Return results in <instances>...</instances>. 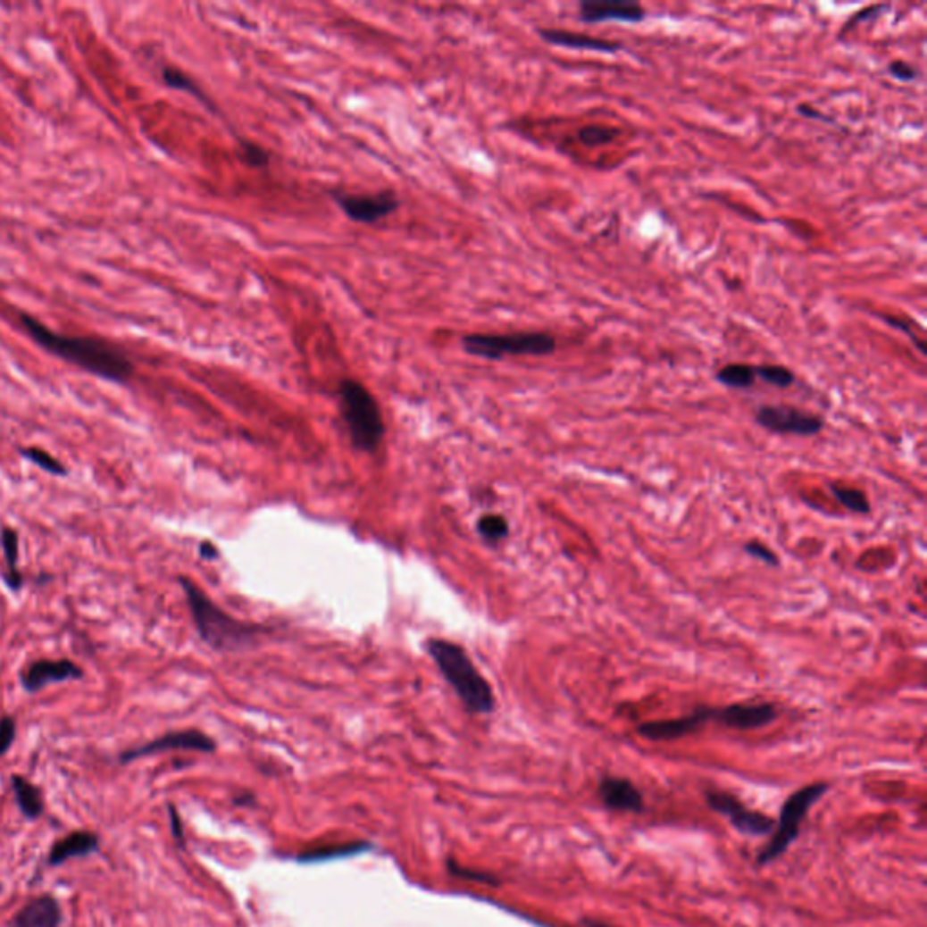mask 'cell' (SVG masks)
I'll use <instances>...</instances> for the list:
<instances>
[{
    "mask_svg": "<svg viewBox=\"0 0 927 927\" xmlns=\"http://www.w3.org/2000/svg\"><path fill=\"white\" fill-rule=\"evenodd\" d=\"M21 322L28 336L44 350L96 377L113 382H127L132 375V363L127 355L105 341L54 334L53 330L28 313L21 315Z\"/></svg>",
    "mask_w": 927,
    "mask_h": 927,
    "instance_id": "6da1fadb",
    "label": "cell"
},
{
    "mask_svg": "<svg viewBox=\"0 0 927 927\" xmlns=\"http://www.w3.org/2000/svg\"><path fill=\"white\" fill-rule=\"evenodd\" d=\"M180 583L183 587L197 634L211 648L220 652H239L252 647L257 636L264 632L263 629L236 620L225 613L188 578H180Z\"/></svg>",
    "mask_w": 927,
    "mask_h": 927,
    "instance_id": "7a4b0ae2",
    "label": "cell"
},
{
    "mask_svg": "<svg viewBox=\"0 0 927 927\" xmlns=\"http://www.w3.org/2000/svg\"><path fill=\"white\" fill-rule=\"evenodd\" d=\"M426 650L433 664L437 665L442 678L455 690L458 699L473 714H489L495 708V694L489 681L482 676V672L473 664L460 645L431 638L426 643Z\"/></svg>",
    "mask_w": 927,
    "mask_h": 927,
    "instance_id": "3957f363",
    "label": "cell"
},
{
    "mask_svg": "<svg viewBox=\"0 0 927 927\" xmlns=\"http://www.w3.org/2000/svg\"><path fill=\"white\" fill-rule=\"evenodd\" d=\"M339 405L354 447L364 453L377 451L384 438V421L372 391L355 379H343Z\"/></svg>",
    "mask_w": 927,
    "mask_h": 927,
    "instance_id": "277c9868",
    "label": "cell"
},
{
    "mask_svg": "<svg viewBox=\"0 0 927 927\" xmlns=\"http://www.w3.org/2000/svg\"><path fill=\"white\" fill-rule=\"evenodd\" d=\"M462 348L475 357L502 361L507 355H551L556 352L558 343L553 334L531 330L514 334H468L462 338Z\"/></svg>",
    "mask_w": 927,
    "mask_h": 927,
    "instance_id": "5b68a950",
    "label": "cell"
},
{
    "mask_svg": "<svg viewBox=\"0 0 927 927\" xmlns=\"http://www.w3.org/2000/svg\"><path fill=\"white\" fill-rule=\"evenodd\" d=\"M826 789H828V784H824V782L810 784L793 793V796L784 803V806L781 810V819L773 828L772 840L763 848V851L759 855L761 864L772 863V860L781 856L789 848V844L798 839L801 823L805 821L808 810L812 808V805H815L823 798V793Z\"/></svg>",
    "mask_w": 927,
    "mask_h": 927,
    "instance_id": "8992f818",
    "label": "cell"
},
{
    "mask_svg": "<svg viewBox=\"0 0 927 927\" xmlns=\"http://www.w3.org/2000/svg\"><path fill=\"white\" fill-rule=\"evenodd\" d=\"M754 419L761 428L777 435L814 437L824 430V421L819 415L788 405H763Z\"/></svg>",
    "mask_w": 927,
    "mask_h": 927,
    "instance_id": "52a82bcc",
    "label": "cell"
},
{
    "mask_svg": "<svg viewBox=\"0 0 927 927\" xmlns=\"http://www.w3.org/2000/svg\"><path fill=\"white\" fill-rule=\"evenodd\" d=\"M339 209L355 223L372 225L386 220L401 207L399 200L391 190H382L377 194H345L332 192Z\"/></svg>",
    "mask_w": 927,
    "mask_h": 927,
    "instance_id": "ba28073f",
    "label": "cell"
},
{
    "mask_svg": "<svg viewBox=\"0 0 927 927\" xmlns=\"http://www.w3.org/2000/svg\"><path fill=\"white\" fill-rule=\"evenodd\" d=\"M706 803L712 810L731 819L734 828L745 835L761 837V835H768L770 831H773L775 823L772 819H768L766 815H763L759 812H752L741 801H738L734 796H731V793L708 789Z\"/></svg>",
    "mask_w": 927,
    "mask_h": 927,
    "instance_id": "9c48e42d",
    "label": "cell"
},
{
    "mask_svg": "<svg viewBox=\"0 0 927 927\" xmlns=\"http://www.w3.org/2000/svg\"><path fill=\"white\" fill-rule=\"evenodd\" d=\"M216 748V743L213 738L200 731H180V732H169L158 739H153L146 745H140L137 748H129L120 754V763L127 764L142 757L163 754L169 750H196V752H213Z\"/></svg>",
    "mask_w": 927,
    "mask_h": 927,
    "instance_id": "30bf717a",
    "label": "cell"
},
{
    "mask_svg": "<svg viewBox=\"0 0 927 927\" xmlns=\"http://www.w3.org/2000/svg\"><path fill=\"white\" fill-rule=\"evenodd\" d=\"M578 19L583 24H639L647 19V10L636 0H581Z\"/></svg>",
    "mask_w": 927,
    "mask_h": 927,
    "instance_id": "8fae6325",
    "label": "cell"
},
{
    "mask_svg": "<svg viewBox=\"0 0 927 927\" xmlns=\"http://www.w3.org/2000/svg\"><path fill=\"white\" fill-rule=\"evenodd\" d=\"M712 719V708L697 706L694 712L683 717L648 721L638 726V734L648 741H676L687 738Z\"/></svg>",
    "mask_w": 927,
    "mask_h": 927,
    "instance_id": "7c38bea8",
    "label": "cell"
},
{
    "mask_svg": "<svg viewBox=\"0 0 927 927\" xmlns=\"http://www.w3.org/2000/svg\"><path fill=\"white\" fill-rule=\"evenodd\" d=\"M84 671L71 659H38L29 664L21 674L26 692H38L51 683L82 680Z\"/></svg>",
    "mask_w": 927,
    "mask_h": 927,
    "instance_id": "4fadbf2b",
    "label": "cell"
},
{
    "mask_svg": "<svg viewBox=\"0 0 927 927\" xmlns=\"http://www.w3.org/2000/svg\"><path fill=\"white\" fill-rule=\"evenodd\" d=\"M777 717L779 710L772 703H734L712 708V719L734 731H756L772 724Z\"/></svg>",
    "mask_w": 927,
    "mask_h": 927,
    "instance_id": "5bb4252c",
    "label": "cell"
},
{
    "mask_svg": "<svg viewBox=\"0 0 927 927\" xmlns=\"http://www.w3.org/2000/svg\"><path fill=\"white\" fill-rule=\"evenodd\" d=\"M539 35L547 44L558 46V47H567V49L594 51V53H605V54H614V53L625 51L623 42L590 37L585 33H574V31H567V29H560V28H539Z\"/></svg>",
    "mask_w": 927,
    "mask_h": 927,
    "instance_id": "9a60e30c",
    "label": "cell"
},
{
    "mask_svg": "<svg viewBox=\"0 0 927 927\" xmlns=\"http://www.w3.org/2000/svg\"><path fill=\"white\" fill-rule=\"evenodd\" d=\"M96 851H100V837L89 830H77L51 846L47 866H62L71 858H86Z\"/></svg>",
    "mask_w": 927,
    "mask_h": 927,
    "instance_id": "2e32d148",
    "label": "cell"
},
{
    "mask_svg": "<svg viewBox=\"0 0 927 927\" xmlns=\"http://www.w3.org/2000/svg\"><path fill=\"white\" fill-rule=\"evenodd\" d=\"M62 907L53 895H38L29 900L8 923V927H60Z\"/></svg>",
    "mask_w": 927,
    "mask_h": 927,
    "instance_id": "e0dca14e",
    "label": "cell"
},
{
    "mask_svg": "<svg viewBox=\"0 0 927 927\" xmlns=\"http://www.w3.org/2000/svg\"><path fill=\"white\" fill-rule=\"evenodd\" d=\"M604 805L616 812H639L643 808L641 791L627 779L605 777L600 784Z\"/></svg>",
    "mask_w": 927,
    "mask_h": 927,
    "instance_id": "ac0fdd59",
    "label": "cell"
},
{
    "mask_svg": "<svg viewBox=\"0 0 927 927\" xmlns=\"http://www.w3.org/2000/svg\"><path fill=\"white\" fill-rule=\"evenodd\" d=\"M12 786H13L15 801H17L21 814L28 821L40 819L44 815V808H46L42 791L22 775H12Z\"/></svg>",
    "mask_w": 927,
    "mask_h": 927,
    "instance_id": "d6986e66",
    "label": "cell"
},
{
    "mask_svg": "<svg viewBox=\"0 0 927 927\" xmlns=\"http://www.w3.org/2000/svg\"><path fill=\"white\" fill-rule=\"evenodd\" d=\"M0 544H3V553L6 558L8 572L4 574V581L12 590H21L24 583V576L19 569V533L12 527H4L3 535H0Z\"/></svg>",
    "mask_w": 927,
    "mask_h": 927,
    "instance_id": "ffe728a7",
    "label": "cell"
},
{
    "mask_svg": "<svg viewBox=\"0 0 927 927\" xmlns=\"http://www.w3.org/2000/svg\"><path fill=\"white\" fill-rule=\"evenodd\" d=\"M756 370L754 364L745 363H731L717 370L715 380L731 389H748L756 384Z\"/></svg>",
    "mask_w": 927,
    "mask_h": 927,
    "instance_id": "44dd1931",
    "label": "cell"
},
{
    "mask_svg": "<svg viewBox=\"0 0 927 927\" xmlns=\"http://www.w3.org/2000/svg\"><path fill=\"white\" fill-rule=\"evenodd\" d=\"M620 137H622L620 129L609 127V125H600V123L583 125L576 132L578 142H581L583 146H589V147L609 146V144L616 142Z\"/></svg>",
    "mask_w": 927,
    "mask_h": 927,
    "instance_id": "7402d4cb",
    "label": "cell"
},
{
    "mask_svg": "<svg viewBox=\"0 0 927 927\" xmlns=\"http://www.w3.org/2000/svg\"><path fill=\"white\" fill-rule=\"evenodd\" d=\"M831 493L837 498V502L840 505H844L851 513L868 514L872 511L870 500H868L864 491L855 489V488H846V486H840V484H831Z\"/></svg>",
    "mask_w": 927,
    "mask_h": 927,
    "instance_id": "603a6c76",
    "label": "cell"
},
{
    "mask_svg": "<svg viewBox=\"0 0 927 927\" xmlns=\"http://www.w3.org/2000/svg\"><path fill=\"white\" fill-rule=\"evenodd\" d=\"M162 77H163V82H165L169 88H172V89H180V91H185V93L196 96L197 100H202L209 109H214L213 104L209 102V96L200 89V86H197V84H196L188 75H185L183 71H180V70H176V68H169V65H167V68H163V71H162Z\"/></svg>",
    "mask_w": 927,
    "mask_h": 927,
    "instance_id": "cb8c5ba5",
    "label": "cell"
},
{
    "mask_svg": "<svg viewBox=\"0 0 927 927\" xmlns=\"http://www.w3.org/2000/svg\"><path fill=\"white\" fill-rule=\"evenodd\" d=\"M477 531L488 544H498L509 535V523L502 514H484L477 522Z\"/></svg>",
    "mask_w": 927,
    "mask_h": 927,
    "instance_id": "d4e9b609",
    "label": "cell"
},
{
    "mask_svg": "<svg viewBox=\"0 0 927 927\" xmlns=\"http://www.w3.org/2000/svg\"><path fill=\"white\" fill-rule=\"evenodd\" d=\"M21 453L29 460L33 462L37 468L54 475V477H65L68 475V468L63 466V464L60 460H56L53 455H49L47 451L40 449V447H24L21 449Z\"/></svg>",
    "mask_w": 927,
    "mask_h": 927,
    "instance_id": "484cf974",
    "label": "cell"
},
{
    "mask_svg": "<svg viewBox=\"0 0 927 927\" xmlns=\"http://www.w3.org/2000/svg\"><path fill=\"white\" fill-rule=\"evenodd\" d=\"M754 370H756L757 379H761L775 388H789L793 382H796V373L786 366L757 364V366H754Z\"/></svg>",
    "mask_w": 927,
    "mask_h": 927,
    "instance_id": "4316f807",
    "label": "cell"
},
{
    "mask_svg": "<svg viewBox=\"0 0 927 927\" xmlns=\"http://www.w3.org/2000/svg\"><path fill=\"white\" fill-rule=\"evenodd\" d=\"M879 317H881V319H882V321H884L886 324H889V326H891L893 330H900V332H902V334H906V336H907V339H909V341H911V343L914 345V348H916V350H918V352H920L922 355H925V354H927V348H925V341H923V339H922V338H920V336H918V334L914 332V326H916V322H914L913 319H907V317H900V315H893V313H879Z\"/></svg>",
    "mask_w": 927,
    "mask_h": 927,
    "instance_id": "83f0119b",
    "label": "cell"
},
{
    "mask_svg": "<svg viewBox=\"0 0 927 927\" xmlns=\"http://www.w3.org/2000/svg\"><path fill=\"white\" fill-rule=\"evenodd\" d=\"M238 160L241 163H245L246 167H250V169H263V167L269 165L271 156L261 146H257L254 142H248V140H239Z\"/></svg>",
    "mask_w": 927,
    "mask_h": 927,
    "instance_id": "f1b7e54d",
    "label": "cell"
},
{
    "mask_svg": "<svg viewBox=\"0 0 927 927\" xmlns=\"http://www.w3.org/2000/svg\"><path fill=\"white\" fill-rule=\"evenodd\" d=\"M17 738V721L13 715L0 717V757H4Z\"/></svg>",
    "mask_w": 927,
    "mask_h": 927,
    "instance_id": "f546056e",
    "label": "cell"
},
{
    "mask_svg": "<svg viewBox=\"0 0 927 927\" xmlns=\"http://www.w3.org/2000/svg\"><path fill=\"white\" fill-rule=\"evenodd\" d=\"M886 10H889L888 4H875V6H868V8H864V10L856 12V13H855L853 17H849V21L842 26V29H840V33H839V38H844V37H846V35H848V33H849L856 24L866 22V21L877 17L879 13L886 12Z\"/></svg>",
    "mask_w": 927,
    "mask_h": 927,
    "instance_id": "4dcf8cb0",
    "label": "cell"
},
{
    "mask_svg": "<svg viewBox=\"0 0 927 927\" xmlns=\"http://www.w3.org/2000/svg\"><path fill=\"white\" fill-rule=\"evenodd\" d=\"M888 73H889L895 80H898V82H906V84L914 82L916 77H918V71H916L914 65H911L909 62L900 60V58L889 62V65H888Z\"/></svg>",
    "mask_w": 927,
    "mask_h": 927,
    "instance_id": "1f68e13d",
    "label": "cell"
},
{
    "mask_svg": "<svg viewBox=\"0 0 927 927\" xmlns=\"http://www.w3.org/2000/svg\"><path fill=\"white\" fill-rule=\"evenodd\" d=\"M745 553L750 555L752 558L761 560L763 564H768V565H773V567H777V565L781 564L779 556H777V555H775L768 546H764V544H761V542H757V540H750V542H747V544H745Z\"/></svg>",
    "mask_w": 927,
    "mask_h": 927,
    "instance_id": "d6a6232c",
    "label": "cell"
},
{
    "mask_svg": "<svg viewBox=\"0 0 927 927\" xmlns=\"http://www.w3.org/2000/svg\"><path fill=\"white\" fill-rule=\"evenodd\" d=\"M798 113H799L801 116H805V118H810V120H817V121H823V123H835L833 118H830L828 114L817 111V109H815L814 105H810V104H801V105H798Z\"/></svg>",
    "mask_w": 927,
    "mask_h": 927,
    "instance_id": "836d02e7",
    "label": "cell"
},
{
    "mask_svg": "<svg viewBox=\"0 0 927 927\" xmlns=\"http://www.w3.org/2000/svg\"><path fill=\"white\" fill-rule=\"evenodd\" d=\"M200 555H202V558H205V560H216L220 553H218V549H216L214 544H211V542H204V544L200 546Z\"/></svg>",
    "mask_w": 927,
    "mask_h": 927,
    "instance_id": "e575fe53",
    "label": "cell"
},
{
    "mask_svg": "<svg viewBox=\"0 0 927 927\" xmlns=\"http://www.w3.org/2000/svg\"><path fill=\"white\" fill-rule=\"evenodd\" d=\"M587 925H589V927H611V925H605V923H600V922H594V920H587Z\"/></svg>",
    "mask_w": 927,
    "mask_h": 927,
    "instance_id": "d590c367",
    "label": "cell"
},
{
    "mask_svg": "<svg viewBox=\"0 0 927 927\" xmlns=\"http://www.w3.org/2000/svg\"><path fill=\"white\" fill-rule=\"evenodd\" d=\"M0 893H3V884H0Z\"/></svg>",
    "mask_w": 927,
    "mask_h": 927,
    "instance_id": "8d00e7d4",
    "label": "cell"
}]
</instances>
